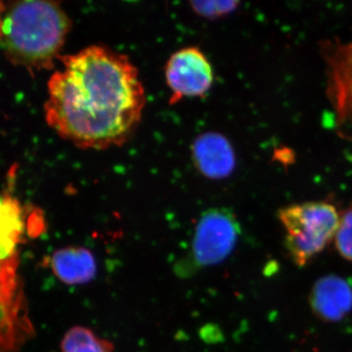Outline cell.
<instances>
[{
	"mask_svg": "<svg viewBox=\"0 0 352 352\" xmlns=\"http://www.w3.org/2000/svg\"><path fill=\"white\" fill-rule=\"evenodd\" d=\"M51 76L47 124L80 148L106 149L126 142L146 103L138 69L124 54L90 46L61 58Z\"/></svg>",
	"mask_w": 352,
	"mask_h": 352,
	"instance_id": "obj_1",
	"label": "cell"
},
{
	"mask_svg": "<svg viewBox=\"0 0 352 352\" xmlns=\"http://www.w3.org/2000/svg\"><path fill=\"white\" fill-rule=\"evenodd\" d=\"M71 28L61 6L50 1L16 3L4 16L1 38L14 64L30 69H50Z\"/></svg>",
	"mask_w": 352,
	"mask_h": 352,
	"instance_id": "obj_2",
	"label": "cell"
},
{
	"mask_svg": "<svg viewBox=\"0 0 352 352\" xmlns=\"http://www.w3.org/2000/svg\"><path fill=\"white\" fill-rule=\"evenodd\" d=\"M278 219L285 230L289 258L303 267L335 239L340 214L329 201H307L282 208Z\"/></svg>",
	"mask_w": 352,
	"mask_h": 352,
	"instance_id": "obj_3",
	"label": "cell"
},
{
	"mask_svg": "<svg viewBox=\"0 0 352 352\" xmlns=\"http://www.w3.org/2000/svg\"><path fill=\"white\" fill-rule=\"evenodd\" d=\"M241 235L239 221L227 208H212L201 215L192 241L188 267L182 276H188L199 268L226 261L235 249Z\"/></svg>",
	"mask_w": 352,
	"mask_h": 352,
	"instance_id": "obj_4",
	"label": "cell"
},
{
	"mask_svg": "<svg viewBox=\"0 0 352 352\" xmlns=\"http://www.w3.org/2000/svg\"><path fill=\"white\" fill-rule=\"evenodd\" d=\"M326 65V94L335 115L336 132L352 141V36L342 41L330 38L320 43Z\"/></svg>",
	"mask_w": 352,
	"mask_h": 352,
	"instance_id": "obj_5",
	"label": "cell"
},
{
	"mask_svg": "<svg viewBox=\"0 0 352 352\" xmlns=\"http://www.w3.org/2000/svg\"><path fill=\"white\" fill-rule=\"evenodd\" d=\"M166 82L173 92L171 103L183 97L207 94L214 80V72L205 55L197 48L175 53L166 68Z\"/></svg>",
	"mask_w": 352,
	"mask_h": 352,
	"instance_id": "obj_6",
	"label": "cell"
},
{
	"mask_svg": "<svg viewBox=\"0 0 352 352\" xmlns=\"http://www.w3.org/2000/svg\"><path fill=\"white\" fill-rule=\"evenodd\" d=\"M312 312L324 322L342 320L352 309V287L344 278L327 275L320 278L309 295Z\"/></svg>",
	"mask_w": 352,
	"mask_h": 352,
	"instance_id": "obj_7",
	"label": "cell"
},
{
	"mask_svg": "<svg viewBox=\"0 0 352 352\" xmlns=\"http://www.w3.org/2000/svg\"><path fill=\"white\" fill-rule=\"evenodd\" d=\"M22 289L0 293V352H17L32 335Z\"/></svg>",
	"mask_w": 352,
	"mask_h": 352,
	"instance_id": "obj_8",
	"label": "cell"
},
{
	"mask_svg": "<svg viewBox=\"0 0 352 352\" xmlns=\"http://www.w3.org/2000/svg\"><path fill=\"white\" fill-rule=\"evenodd\" d=\"M193 153L199 170L212 179L226 178L235 168V153L221 134H203L194 143Z\"/></svg>",
	"mask_w": 352,
	"mask_h": 352,
	"instance_id": "obj_9",
	"label": "cell"
},
{
	"mask_svg": "<svg viewBox=\"0 0 352 352\" xmlns=\"http://www.w3.org/2000/svg\"><path fill=\"white\" fill-rule=\"evenodd\" d=\"M51 270L67 285H82L92 281L97 273L94 254L83 247H65L53 252Z\"/></svg>",
	"mask_w": 352,
	"mask_h": 352,
	"instance_id": "obj_10",
	"label": "cell"
},
{
	"mask_svg": "<svg viewBox=\"0 0 352 352\" xmlns=\"http://www.w3.org/2000/svg\"><path fill=\"white\" fill-rule=\"evenodd\" d=\"M24 212L17 200L0 196V261L18 256V245L25 232Z\"/></svg>",
	"mask_w": 352,
	"mask_h": 352,
	"instance_id": "obj_11",
	"label": "cell"
},
{
	"mask_svg": "<svg viewBox=\"0 0 352 352\" xmlns=\"http://www.w3.org/2000/svg\"><path fill=\"white\" fill-rule=\"evenodd\" d=\"M61 349L62 352H113V346L89 328L76 326L65 333Z\"/></svg>",
	"mask_w": 352,
	"mask_h": 352,
	"instance_id": "obj_12",
	"label": "cell"
},
{
	"mask_svg": "<svg viewBox=\"0 0 352 352\" xmlns=\"http://www.w3.org/2000/svg\"><path fill=\"white\" fill-rule=\"evenodd\" d=\"M333 241L340 256L352 263V205L340 214L339 228Z\"/></svg>",
	"mask_w": 352,
	"mask_h": 352,
	"instance_id": "obj_13",
	"label": "cell"
},
{
	"mask_svg": "<svg viewBox=\"0 0 352 352\" xmlns=\"http://www.w3.org/2000/svg\"><path fill=\"white\" fill-rule=\"evenodd\" d=\"M18 265V256L6 261H0V293H9L20 288Z\"/></svg>",
	"mask_w": 352,
	"mask_h": 352,
	"instance_id": "obj_14",
	"label": "cell"
},
{
	"mask_svg": "<svg viewBox=\"0 0 352 352\" xmlns=\"http://www.w3.org/2000/svg\"><path fill=\"white\" fill-rule=\"evenodd\" d=\"M239 2L236 1H210V2H193L194 9L206 17H220L226 15L235 10Z\"/></svg>",
	"mask_w": 352,
	"mask_h": 352,
	"instance_id": "obj_15",
	"label": "cell"
},
{
	"mask_svg": "<svg viewBox=\"0 0 352 352\" xmlns=\"http://www.w3.org/2000/svg\"><path fill=\"white\" fill-rule=\"evenodd\" d=\"M4 8L2 6V4L0 3V38H1V31H2V24H3V18H4Z\"/></svg>",
	"mask_w": 352,
	"mask_h": 352,
	"instance_id": "obj_16",
	"label": "cell"
}]
</instances>
